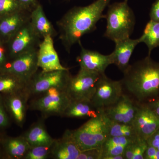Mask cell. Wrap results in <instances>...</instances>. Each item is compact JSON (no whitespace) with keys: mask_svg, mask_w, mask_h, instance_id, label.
Segmentation results:
<instances>
[{"mask_svg":"<svg viewBox=\"0 0 159 159\" xmlns=\"http://www.w3.org/2000/svg\"><path fill=\"white\" fill-rule=\"evenodd\" d=\"M111 1L96 0L87 6L74 7L57 22L59 38L66 51L70 52L84 34L96 29L99 20L105 18L102 13Z\"/></svg>","mask_w":159,"mask_h":159,"instance_id":"obj_1","label":"cell"},{"mask_svg":"<svg viewBox=\"0 0 159 159\" xmlns=\"http://www.w3.org/2000/svg\"><path fill=\"white\" fill-rule=\"evenodd\" d=\"M123 74V89L137 102L146 103L158 99L159 62L150 55L129 65Z\"/></svg>","mask_w":159,"mask_h":159,"instance_id":"obj_2","label":"cell"},{"mask_svg":"<svg viewBox=\"0 0 159 159\" xmlns=\"http://www.w3.org/2000/svg\"><path fill=\"white\" fill-rule=\"evenodd\" d=\"M104 36L115 42L129 38L133 31L135 19L127 2H116L108 6Z\"/></svg>","mask_w":159,"mask_h":159,"instance_id":"obj_3","label":"cell"},{"mask_svg":"<svg viewBox=\"0 0 159 159\" xmlns=\"http://www.w3.org/2000/svg\"><path fill=\"white\" fill-rule=\"evenodd\" d=\"M107 118L102 110L97 117L90 118L81 126L73 130L75 142L80 151L97 148L108 137Z\"/></svg>","mask_w":159,"mask_h":159,"instance_id":"obj_4","label":"cell"},{"mask_svg":"<svg viewBox=\"0 0 159 159\" xmlns=\"http://www.w3.org/2000/svg\"><path fill=\"white\" fill-rule=\"evenodd\" d=\"M70 102L66 89L52 88L31 98L29 109L39 111L45 119L53 116L62 117Z\"/></svg>","mask_w":159,"mask_h":159,"instance_id":"obj_5","label":"cell"},{"mask_svg":"<svg viewBox=\"0 0 159 159\" xmlns=\"http://www.w3.org/2000/svg\"><path fill=\"white\" fill-rule=\"evenodd\" d=\"M71 76L69 69L38 71L27 83L25 92L30 99L52 88L66 89Z\"/></svg>","mask_w":159,"mask_h":159,"instance_id":"obj_6","label":"cell"},{"mask_svg":"<svg viewBox=\"0 0 159 159\" xmlns=\"http://www.w3.org/2000/svg\"><path fill=\"white\" fill-rule=\"evenodd\" d=\"M102 75L80 68L76 75L71 76L66 87V93L71 101L91 100L96 91L97 83Z\"/></svg>","mask_w":159,"mask_h":159,"instance_id":"obj_7","label":"cell"},{"mask_svg":"<svg viewBox=\"0 0 159 159\" xmlns=\"http://www.w3.org/2000/svg\"><path fill=\"white\" fill-rule=\"evenodd\" d=\"M40 39L32 28L30 20L6 44L10 61L24 53L38 49L41 42Z\"/></svg>","mask_w":159,"mask_h":159,"instance_id":"obj_8","label":"cell"},{"mask_svg":"<svg viewBox=\"0 0 159 159\" xmlns=\"http://www.w3.org/2000/svg\"><path fill=\"white\" fill-rule=\"evenodd\" d=\"M121 80L110 79L102 74L97 83L96 91L91 101L98 110L104 109L118 101L123 93Z\"/></svg>","mask_w":159,"mask_h":159,"instance_id":"obj_9","label":"cell"},{"mask_svg":"<svg viewBox=\"0 0 159 159\" xmlns=\"http://www.w3.org/2000/svg\"><path fill=\"white\" fill-rule=\"evenodd\" d=\"M140 103L131 96L124 94L116 103L102 109L106 116L111 121L132 124Z\"/></svg>","mask_w":159,"mask_h":159,"instance_id":"obj_10","label":"cell"},{"mask_svg":"<svg viewBox=\"0 0 159 159\" xmlns=\"http://www.w3.org/2000/svg\"><path fill=\"white\" fill-rule=\"evenodd\" d=\"M37 53L38 49H34L18 56L11 61L2 72L14 74L29 82L39 68Z\"/></svg>","mask_w":159,"mask_h":159,"instance_id":"obj_11","label":"cell"},{"mask_svg":"<svg viewBox=\"0 0 159 159\" xmlns=\"http://www.w3.org/2000/svg\"><path fill=\"white\" fill-rule=\"evenodd\" d=\"M132 124L137 137L147 141L159 129V117L145 103H140Z\"/></svg>","mask_w":159,"mask_h":159,"instance_id":"obj_12","label":"cell"},{"mask_svg":"<svg viewBox=\"0 0 159 159\" xmlns=\"http://www.w3.org/2000/svg\"><path fill=\"white\" fill-rule=\"evenodd\" d=\"M2 96L11 121L22 128L25 122L27 111L29 109V97L25 90Z\"/></svg>","mask_w":159,"mask_h":159,"instance_id":"obj_13","label":"cell"},{"mask_svg":"<svg viewBox=\"0 0 159 159\" xmlns=\"http://www.w3.org/2000/svg\"><path fill=\"white\" fill-rule=\"evenodd\" d=\"M38 65L45 72L69 69L61 64L57 52L54 48L53 37L43 39L38 49Z\"/></svg>","mask_w":159,"mask_h":159,"instance_id":"obj_14","label":"cell"},{"mask_svg":"<svg viewBox=\"0 0 159 159\" xmlns=\"http://www.w3.org/2000/svg\"><path fill=\"white\" fill-rule=\"evenodd\" d=\"M79 43L81 47V51L77 57V61L80 68L100 74H105L107 68L113 64L111 54L103 55L97 51L87 50L82 47L80 42Z\"/></svg>","mask_w":159,"mask_h":159,"instance_id":"obj_15","label":"cell"},{"mask_svg":"<svg viewBox=\"0 0 159 159\" xmlns=\"http://www.w3.org/2000/svg\"><path fill=\"white\" fill-rule=\"evenodd\" d=\"M80 152L74 139L73 130L66 129L61 138L54 139L51 145L50 158L77 159Z\"/></svg>","mask_w":159,"mask_h":159,"instance_id":"obj_16","label":"cell"},{"mask_svg":"<svg viewBox=\"0 0 159 159\" xmlns=\"http://www.w3.org/2000/svg\"><path fill=\"white\" fill-rule=\"evenodd\" d=\"M31 12L22 10L0 16V39L7 43L11 37L30 20Z\"/></svg>","mask_w":159,"mask_h":159,"instance_id":"obj_17","label":"cell"},{"mask_svg":"<svg viewBox=\"0 0 159 159\" xmlns=\"http://www.w3.org/2000/svg\"><path fill=\"white\" fill-rule=\"evenodd\" d=\"M0 143L4 159H24L31 147L23 135L12 137L3 133Z\"/></svg>","mask_w":159,"mask_h":159,"instance_id":"obj_18","label":"cell"},{"mask_svg":"<svg viewBox=\"0 0 159 159\" xmlns=\"http://www.w3.org/2000/svg\"><path fill=\"white\" fill-rule=\"evenodd\" d=\"M116 48L111 54L113 64L124 72L129 66V59L137 45L140 43L139 39L129 38L116 42Z\"/></svg>","mask_w":159,"mask_h":159,"instance_id":"obj_19","label":"cell"},{"mask_svg":"<svg viewBox=\"0 0 159 159\" xmlns=\"http://www.w3.org/2000/svg\"><path fill=\"white\" fill-rule=\"evenodd\" d=\"M30 23L41 39L48 36L53 38L57 35V31L46 16L42 6L39 3L31 11Z\"/></svg>","mask_w":159,"mask_h":159,"instance_id":"obj_20","label":"cell"},{"mask_svg":"<svg viewBox=\"0 0 159 159\" xmlns=\"http://www.w3.org/2000/svg\"><path fill=\"white\" fill-rule=\"evenodd\" d=\"M45 119L42 118L34 122L25 132L23 136L31 146L52 145L54 139L51 137L46 129Z\"/></svg>","mask_w":159,"mask_h":159,"instance_id":"obj_21","label":"cell"},{"mask_svg":"<svg viewBox=\"0 0 159 159\" xmlns=\"http://www.w3.org/2000/svg\"><path fill=\"white\" fill-rule=\"evenodd\" d=\"M100 112L92 104L91 100H78L71 101L62 117L71 118H94Z\"/></svg>","mask_w":159,"mask_h":159,"instance_id":"obj_22","label":"cell"},{"mask_svg":"<svg viewBox=\"0 0 159 159\" xmlns=\"http://www.w3.org/2000/svg\"><path fill=\"white\" fill-rule=\"evenodd\" d=\"M137 138V137H108L101 147L102 159L123 154L125 146L133 142Z\"/></svg>","mask_w":159,"mask_h":159,"instance_id":"obj_23","label":"cell"},{"mask_svg":"<svg viewBox=\"0 0 159 159\" xmlns=\"http://www.w3.org/2000/svg\"><path fill=\"white\" fill-rule=\"evenodd\" d=\"M27 82L21 77L9 72L0 73V94L16 93L25 90Z\"/></svg>","mask_w":159,"mask_h":159,"instance_id":"obj_24","label":"cell"},{"mask_svg":"<svg viewBox=\"0 0 159 159\" xmlns=\"http://www.w3.org/2000/svg\"><path fill=\"white\" fill-rule=\"evenodd\" d=\"M139 39L140 43H145L147 46L148 55H150L154 49L159 47V22L150 20Z\"/></svg>","mask_w":159,"mask_h":159,"instance_id":"obj_25","label":"cell"},{"mask_svg":"<svg viewBox=\"0 0 159 159\" xmlns=\"http://www.w3.org/2000/svg\"><path fill=\"white\" fill-rule=\"evenodd\" d=\"M107 119L108 137H126L132 138L137 137L133 124L114 122L107 118Z\"/></svg>","mask_w":159,"mask_h":159,"instance_id":"obj_26","label":"cell"},{"mask_svg":"<svg viewBox=\"0 0 159 159\" xmlns=\"http://www.w3.org/2000/svg\"><path fill=\"white\" fill-rule=\"evenodd\" d=\"M51 145L31 146L24 159L49 158L51 155Z\"/></svg>","mask_w":159,"mask_h":159,"instance_id":"obj_27","label":"cell"},{"mask_svg":"<svg viewBox=\"0 0 159 159\" xmlns=\"http://www.w3.org/2000/svg\"><path fill=\"white\" fill-rule=\"evenodd\" d=\"M26 10L17 0H0V16Z\"/></svg>","mask_w":159,"mask_h":159,"instance_id":"obj_28","label":"cell"},{"mask_svg":"<svg viewBox=\"0 0 159 159\" xmlns=\"http://www.w3.org/2000/svg\"><path fill=\"white\" fill-rule=\"evenodd\" d=\"M11 121L5 106L2 95L0 94V132H4V131L9 128Z\"/></svg>","mask_w":159,"mask_h":159,"instance_id":"obj_29","label":"cell"},{"mask_svg":"<svg viewBox=\"0 0 159 159\" xmlns=\"http://www.w3.org/2000/svg\"><path fill=\"white\" fill-rule=\"evenodd\" d=\"M148 146L147 141L137 137L134 142L133 159H144V154Z\"/></svg>","mask_w":159,"mask_h":159,"instance_id":"obj_30","label":"cell"},{"mask_svg":"<svg viewBox=\"0 0 159 159\" xmlns=\"http://www.w3.org/2000/svg\"><path fill=\"white\" fill-rule=\"evenodd\" d=\"M6 44L0 39V72H2L10 62Z\"/></svg>","mask_w":159,"mask_h":159,"instance_id":"obj_31","label":"cell"},{"mask_svg":"<svg viewBox=\"0 0 159 159\" xmlns=\"http://www.w3.org/2000/svg\"><path fill=\"white\" fill-rule=\"evenodd\" d=\"M77 159H102V150L94 148L83 151L80 152Z\"/></svg>","mask_w":159,"mask_h":159,"instance_id":"obj_32","label":"cell"},{"mask_svg":"<svg viewBox=\"0 0 159 159\" xmlns=\"http://www.w3.org/2000/svg\"><path fill=\"white\" fill-rule=\"evenodd\" d=\"M144 159H159V150L148 145L144 154Z\"/></svg>","mask_w":159,"mask_h":159,"instance_id":"obj_33","label":"cell"},{"mask_svg":"<svg viewBox=\"0 0 159 159\" xmlns=\"http://www.w3.org/2000/svg\"><path fill=\"white\" fill-rule=\"evenodd\" d=\"M150 20L159 22V0H156L152 4L149 13Z\"/></svg>","mask_w":159,"mask_h":159,"instance_id":"obj_34","label":"cell"},{"mask_svg":"<svg viewBox=\"0 0 159 159\" xmlns=\"http://www.w3.org/2000/svg\"><path fill=\"white\" fill-rule=\"evenodd\" d=\"M24 8L31 12L39 4L38 0H17Z\"/></svg>","mask_w":159,"mask_h":159,"instance_id":"obj_35","label":"cell"},{"mask_svg":"<svg viewBox=\"0 0 159 159\" xmlns=\"http://www.w3.org/2000/svg\"><path fill=\"white\" fill-rule=\"evenodd\" d=\"M147 142L148 145L159 150V129L147 139Z\"/></svg>","mask_w":159,"mask_h":159,"instance_id":"obj_36","label":"cell"},{"mask_svg":"<svg viewBox=\"0 0 159 159\" xmlns=\"http://www.w3.org/2000/svg\"><path fill=\"white\" fill-rule=\"evenodd\" d=\"M135 140L125 146L123 153L124 159H133L134 156V142Z\"/></svg>","mask_w":159,"mask_h":159,"instance_id":"obj_37","label":"cell"},{"mask_svg":"<svg viewBox=\"0 0 159 159\" xmlns=\"http://www.w3.org/2000/svg\"><path fill=\"white\" fill-rule=\"evenodd\" d=\"M144 103H145L148 108L150 109L158 117H159V98Z\"/></svg>","mask_w":159,"mask_h":159,"instance_id":"obj_38","label":"cell"},{"mask_svg":"<svg viewBox=\"0 0 159 159\" xmlns=\"http://www.w3.org/2000/svg\"><path fill=\"white\" fill-rule=\"evenodd\" d=\"M107 159H124V158L123 154H121L115 156L109 157Z\"/></svg>","mask_w":159,"mask_h":159,"instance_id":"obj_39","label":"cell"},{"mask_svg":"<svg viewBox=\"0 0 159 159\" xmlns=\"http://www.w3.org/2000/svg\"><path fill=\"white\" fill-rule=\"evenodd\" d=\"M4 132H0V137L2 133ZM0 159H4L3 156L2 151V147H1V143H0Z\"/></svg>","mask_w":159,"mask_h":159,"instance_id":"obj_40","label":"cell"},{"mask_svg":"<svg viewBox=\"0 0 159 159\" xmlns=\"http://www.w3.org/2000/svg\"><path fill=\"white\" fill-rule=\"evenodd\" d=\"M124 1H125V2H128V0H124Z\"/></svg>","mask_w":159,"mask_h":159,"instance_id":"obj_41","label":"cell"}]
</instances>
